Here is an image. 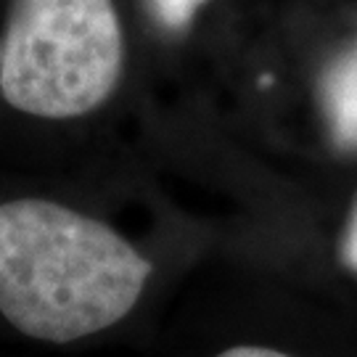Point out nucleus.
<instances>
[{"label":"nucleus","instance_id":"1","mask_svg":"<svg viewBox=\"0 0 357 357\" xmlns=\"http://www.w3.org/2000/svg\"><path fill=\"white\" fill-rule=\"evenodd\" d=\"M153 265L114 228L48 199L0 204V312L29 339L69 344L114 326Z\"/></svg>","mask_w":357,"mask_h":357},{"label":"nucleus","instance_id":"2","mask_svg":"<svg viewBox=\"0 0 357 357\" xmlns=\"http://www.w3.org/2000/svg\"><path fill=\"white\" fill-rule=\"evenodd\" d=\"M125 35L114 0H13L0 45V93L16 112L75 119L114 96Z\"/></svg>","mask_w":357,"mask_h":357},{"label":"nucleus","instance_id":"3","mask_svg":"<svg viewBox=\"0 0 357 357\" xmlns=\"http://www.w3.org/2000/svg\"><path fill=\"white\" fill-rule=\"evenodd\" d=\"M320 103L333 143L344 151H357V51L342 53L323 72Z\"/></svg>","mask_w":357,"mask_h":357},{"label":"nucleus","instance_id":"4","mask_svg":"<svg viewBox=\"0 0 357 357\" xmlns=\"http://www.w3.org/2000/svg\"><path fill=\"white\" fill-rule=\"evenodd\" d=\"M209 0H146L153 22L169 32H178L193 22V16L204 8Z\"/></svg>","mask_w":357,"mask_h":357},{"label":"nucleus","instance_id":"5","mask_svg":"<svg viewBox=\"0 0 357 357\" xmlns=\"http://www.w3.org/2000/svg\"><path fill=\"white\" fill-rule=\"evenodd\" d=\"M339 257H342V265L349 268L352 273H357V199L349 217H347L344 233H342V241H339Z\"/></svg>","mask_w":357,"mask_h":357},{"label":"nucleus","instance_id":"6","mask_svg":"<svg viewBox=\"0 0 357 357\" xmlns=\"http://www.w3.org/2000/svg\"><path fill=\"white\" fill-rule=\"evenodd\" d=\"M217 357H291L278 349H270V347H257V344H241V347H230L225 352H220Z\"/></svg>","mask_w":357,"mask_h":357}]
</instances>
